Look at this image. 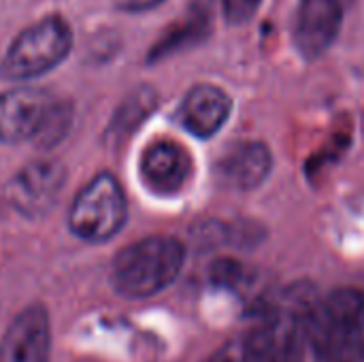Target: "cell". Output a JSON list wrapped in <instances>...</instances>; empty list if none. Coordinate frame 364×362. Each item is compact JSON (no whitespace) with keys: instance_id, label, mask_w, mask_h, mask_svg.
<instances>
[{"instance_id":"4fadbf2b","label":"cell","mask_w":364,"mask_h":362,"mask_svg":"<svg viewBox=\"0 0 364 362\" xmlns=\"http://www.w3.org/2000/svg\"><path fill=\"white\" fill-rule=\"evenodd\" d=\"M156 102H158V96L151 87H139L136 92H132L115 111L107 137L111 141H124L156 109Z\"/></svg>"},{"instance_id":"30bf717a","label":"cell","mask_w":364,"mask_h":362,"mask_svg":"<svg viewBox=\"0 0 364 362\" xmlns=\"http://www.w3.org/2000/svg\"><path fill=\"white\" fill-rule=\"evenodd\" d=\"M343 19L341 0H301L294 41L305 58L322 55L339 34Z\"/></svg>"},{"instance_id":"ba28073f","label":"cell","mask_w":364,"mask_h":362,"mask_svg":"<svg viewBox=\"0 0 364 362\" xmlns=\"http://www.w3.org/2000/svg\"><path fill=\"white\" fill-rule=\"evenodd\" d=\"M139 171L141 181L149 192L158 196H175L192 177V160L179 143L160 139L145 147Z\"/></svg>"},{"instance_id":"9c48e42d","label":"cell","mask_w":364,"mask_h":362,"mask_svg":"<svg viewBox=\"0 0 364 362\" xmlns=\"http://www.w3.org/2000/svg\"><path fill=\"white\" fill-rule=\"evenodd\" d=\"M51 329L41 305H30L6 329L0 341V362H49Z\"/></svg>"},{"instance_id":"5bb4252c","label":"cell","mask_w":364,"mask_h":362,"mask_svg":"<svg viewBox=\"0 0 364 362\" xmlns=\"http://www.w3.org/2000/svg\"><path fill=\"white\" fill-rule=\"evenodd\" d=\"M260 2L262 0H222L224 15H226V19L230 23H243V21H247L256 13V9H258Z\"/></svg>"},{"instance_id":"5b68a950","label":"cell","mask_w":364,"mask_h":362,"mask_svg":"<svg viewBox=\"0 0 364 362\" xmlns=\"http://www.w3.org/2000/svg\"><path fill=\"white\" fill-rule=\"evenodd\" d=\"M70 47L73 32L68 23L58 15L45 17L15 36L4 55L2 75L6 79L38 77L55 68L68 55Z\"/></svg>"},{"instance_id":"3957f363","label":"cell","mask_w":364,"mask_h":362,"mask_svg":"<svg viewBox=\"0 0 364 362\" xmlns=\"http://www.w3.org/2000/svg\"><path fill=\"white\" fill-rule=\"evenodd\" d=\"M307 344L320 362H364V292L337 290L311 305Z\"/></svg>"},{"instance_id":"6da1fadb","label":"cell","mask_w":364,"mask_h":362,"mask_svg":"<svg viewBox=\"0 0 364 362\" xmlns=\"http://www.w3.org/2000/svg\"><path fill=\"white\" fill-rule=\"evenodd\" d=\"M186 247L175 237H147L124 247L111 262L109 280L124 299H149L166 290L181 273Z\"/></svg>"},{"instance_id":"9a60e30c","label":"cell","mask_w":364,"mask_h":362,"mask_svg":"<svg viewBox=\"0 0 364 362\" xmlns=\"http://www.w3.org/2000/svg\"><path fill=\"white\" fill-rule=\"evenodd\" d=\"M213 280L222 286H232L239 277H241V267L232 260H220L213 267Z\"/></svg>"},{"instance_id":"8fae6325","label":"cell","mask_w":364,"mask_h":362,"mask_svg":"<svg viewBox=\"0 0 364 362\" xmlns=\"http://www.w3.org/2000/svg\"><path fill=\"white\" fill-rule=\"evenodd\" d=\"M273 169V156L264 143H237L224 151L218 162L220 179L235 190L250 192L262 186Z\"/></svg>"},{"instance_id":"52a82bcc","label":"cell","mask_w":364,"mask_h":362,"mask_svg":"<svg viewBox=\"0 0 364 362\" xmlns=\"http://www.w3.org/2000/svg\"><path fill=\"white\" fill-rule=\"evenodd\" d=\"M66 181V171L62 164L51 160H38L26 164L11 179L6 188V198L13 209H17L26 218H38L47 213Z\"/></svg>"},{"instance_id":"7a4b0ae2","label":"cell","mask_w":364,"mask_h":362,"mask_svg":"<svg viewBox=\"0 0 364 362\" xmlns=\"http://www.w3.org/2000/svg\"><path fill=\"white\" fill-rule=\"evenodd\" d=\"M73 109L38 87H17L0 94V143H34L55 147L68 132Z\"/></svg>"},{"instance_id":"8992f818","label":"cell","mask_w":364,"mask_h":362,"mask_svg":"<svg viewBox=\"0 0 364 362\" xmlns=\"http://www.w3.org/2000/svg\"><path fill=\"white\" fill-rule=\"evenodd\" d=\"M307 312H284L256 326L243 346L241 362H299L307 344Z\"/></svg>"},{"instance_id":"2e32d148","label":"cell","mask_w":364,"mask_h":362,"mask_svg":"<svg viewBox=\"0 0 364 362\" xmlns=\"http://www.w3.org/2000/svg\"><path fill=\"white\" fill-rule=\"evenodd\" d=\"M162 0H115V4L122 11H130V13H134V11H147V9H151V6H156Z\"/></svg>"},{"instance_id":"277c9868","label":"cell","mask_w":364,"mask_h":362,"mask_svg":"<svg viewBox=\"0 0 364 362\" xmlns=\"http://www.w3.org/2000/svg\"><path fill=\"white\" fill-rule=\"evenodd\" d=\"M128 203L119 181L111 173H98L75 196L68 211V228L87 243L113 239L126 224Z\"/></svg>"},{"instance_id":"7c38bea8","label":"cell","mask_w":364,"mask_h":362,"mask_svg":"<svg viewBox=\"0 0 364 362\" xmlns=\"http://www.w3.org/2000/svg\"><path fill=\"white\" fill-rule=\"evenodd\" d=\"M230 115V98L215 85H196L181 102L179 119L188 132L200 139L213 137Z\"/></svg>"},{"instance_id":"e0dca14e","label":"cell","mask_w":364,"mask_h":362,"mask_svg":"<svg viewBox=\"0 0 364 362\" xmlns=\"http://www.w3.org/2000/svg\"><path fill=\"white\" fill-rule=\"evenodd\" d=\"M207 362H241V361L232 354V350H222V352H218L213 358H209Z\"/></svg>"}]
</instances>
